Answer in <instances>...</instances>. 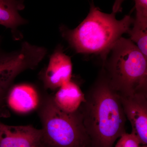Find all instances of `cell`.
Wrapping results in <instances>:
<instances>
[{
  "mask_svg": "<svg viewBox=\"0 0 147 147\" xmlns=\"http://www.w3.org/2000/svg\"><path fill=\"white\" fill-rule=\"evenodd\" d=\"M109 53L103 69L119 95L147 94V58L135 43L121 37Z\"/></svg>",
  "mask_w": 147,
  "mask_h": 147,
  "instance_id": "obj_3",
  "label": "cell"
},
{
  "mask_svg": "<svg viewBox=\"0 0 147 147\" xmlns=\"http://www.w3.org/2000/svg\"><path fill=\"white\" fill-rule=\"evenodd\" d=\"M58 90L53 96V100L60 109L66 113L76 112L86 101L85 94L79 85L71 80Z\"/></svg>",
  "mask_w": 147,
  "mask_h": 147,
  "instance_id": "obj_10",
  "label": "cell"
},
{
  "mask_svg": "<svg viewBox=\"0 0 147 147\" xmlns=\"http://www.w3.org/2000/svg\"><path fill=\"white\" fill-rule=\"evenodd\" d=\"M38 108L43 147H91L80 109L73 113L64 112L56 105L50 95L42 98Z\"/></svg>",
  "mask_w": 147,
  "mask_h": 147,
  "instance_id": "obj_4",
  "label": "cell"
},
{
  "mask_svg": "<svg viewBox=\"0 0 147 147\" xmlns=\"http://www.w3.org/2000/svg\"><path fill=\"white\" fill-rule=\"evenodd\" d=\"M90 147V146H89V147Z\"/></svg>",
  "mask_w": 147,
  "mask_h": 147,
  "instance_id": "obj_20",
  "label": "cell"
},
{
  "mask_svg": "<svg viewBox=\"0 0 147 147\" xmlns=\"http://www.w3.org/2000/svg\"><path fill=\"white\" fill-rule=\"evenodd\" d=\"M119 97L125 117L131 123V133L138 137L141 144L147 145V94Z\"/></svg>",
  "mask_w": 147,
  "mask_h": 147,
  "instance_id": "obj_6",
  "label": "cell"
},
{
  "mask_svg": "<svg viewBox=\"0 0 147 147\" xmlns=\"http://www.w3.org/2000/svg\"><path fill=\"white\" fill-rule=\"evenodd\" d=\"M34 147H43V146H42V145H38V146H34Z\"/></svg>",
  "mask_w": 147,
  "mask_h": 147,
  "instance_id": "obj_18",
  "label": "cell"
},
{
  "mask_svg": "<svg viewBox=\"0 0 147 147\" xmlns=\"http://www.w3.org/2000/svg\"><path fill=\"white\" fill-rule=\"evenodd\" d=\"M5 99L11 110L20 113L33 111L38 108L40 102L36 90L28 84H20L10 87Z\"/></svg>",
  "mask_w": 147,
  "mask_h": 147,
  "instance_id": "obj_9",
  "label": "cell"
},
{
  "mask_svg": "<svg viewBox=\"0 0 147 147\" xmlns=\"http://www.w3.org/2000/svg\"><path fill=\"white\" fill-rule=\"evenodd\" d=\"M115 14L104 13L92 4L88 16L76 28H61L62 35L76 53L100 55L103 65L114 45L128 33L134 23L130 15L117 20Z\"/></svg>",
  "mask_w": 147,
  "mask_h": 147,
  "instance_id": "obj_2",
  "label": "cell"
},
{
  "mask_svg": "<svg viewBox=\"0 0 147 147\" xmlns=\"http://www.w3.org/2000/svg\"><path fill=\"white\" fill-rule=\"evenodd\" d=\"M124 0H115L113 7V12L116 13L121 11V5Z\"/></svg>",
  "mask_w": 147,
  "mask_h": 147,
  "instance_id": "obj_16",
  "label": "cell"
},
{
  "mask_svg": "<svg viewBox=\"0 0 147 147\" xmlns=\"http://www.w3.org/2000/svg\"><path fill=\"white\" fill-rule=\"evenodd\" d=\"M12 83H8L0 85V106L5 100L7 94Z\"/></svg>",
  "mask_w": 147,
  "mask_h": 147,
  "instance_id": "obj_15",
  "label": "cell"
},
{
  "mask_svg": "<svg viewBox=\"0 0 147 147\" xmlns=\"http://www.w3.org/2000/svg\"><path fill=\"white\" fill-rule=\"evenodd\" d=\"M72 64L70 57L58 47L50 58L47 67L42 75L45 88L55 90L71 81Z\"/></svg>",
  "mask_w": 147,
  "mask_h": 147,
  "instance_id": "obj_7",
  "label": "cell"
},
{
  "mask_svg": "<svg viewBox=\"0 0 147 147\" xmlns=\"http://www.w3.org/2000/svg\"><path fill=\"white\" fill-rule=\"evenodd\" d=\"M128 34L130 40L136 43V46L141 53L147 58V29L133 26Z\"/></svg>",
  "mask_w": 147,
  "mask_h": 147,
  "instance_id": "obj_12",
  "label": "cell"
},
{
  "mask_svg": "<svg viewBox=\"0 0 147 147\" xmlns=\"http://www.w3.org/2000/svg\"><path fill=\"white\" fill-rule=\"evenodd\" d=\"M136 17L133 26L147 29V0H134Z\"/></svg>",
  "mask_w": 147,
  "mask_h": 147,
  "instance_id": "obj_13",
  "label": "cell"
},
{
  "mask_svg": "<svg viewBox=\"0 0 147 147\" xmlns=\"http://www.w3.org/2000/svg\"><path fill=\"white\" fill-rule=\"evenodd\" d=\"M41 129L7 125L0 121V147H34L41 145Z\"/></svg>",
  "mask_w": 147,
  "mask_h": 147,
  "instance_id": "obj_8",
  "label": "cell"
},
{
  "mask_svg": "<svg viewBox=\"0 0 147 147\" xmlns=\"http://www.w3.org/2000/svg\"><path fill=\"white\" fill-rule=\"evenodd\" d=\"M80 106L83 124L91 147H113L126 133V117L118 94L112 88L104 69L85 94Z\"/></svg>",
  "mask_w": 147,
  "mask_h": 147,
  "instance_id": "obj_1",
  "label": "cell"
},
{
  "mask_svg": "<svg viewBox=\"0 0 147 147\" xmlns=\"http://www.w3.org/2000/svg\"><path fill=\"white\" fill-rule=\"evenodd\" d=\"M4 55H3L2 53H1V51H0V58L2 57Z\"/></svg>",
  "mask_w": 147,
  "mask_h": 147,
  "instance_id": "obj_19",
  "label": "cell"
},
{
  "mask_svg": "<svg viewBox=\"0 0 147 147\" xmlns=\"http://www.w3.org/2000/svg\"><path fill=\"white\" fill-rule=\"evenodd\" d=\"M140 144L139 139L135 134L126 132L120 137L115 147H139Z\"/></svg>",
  "mask_w": 147,
  "mask_h": 147,
  "instance_id": "obj_14",
  "label": "cell"
},
{
  "mask_svg": "<svg viewBox=\"0 0 147 147\" xmlns=\"http://www.w3.org/2000/svg\"><path fill=\"white\" fill-rule=\"evenodd\" d=\"M139 147H147V145H142V146H140Z\"/></svg>",
  "mask_w": 147,
  "mask_h": 147,
  "instance_id": "obj_17",
  "label": "cell"
},
{
  "mask_svg": "<svg viewBox=\"0 0 147 147\" xmlns=\"http://www.w3.org/2000/svg\"><path fill=\"white\" fill-rule=\"evenodd\" d=\"M46 54L44 47L25 42L19 50L4 55L0 58V85L12 83L21 72L35 68Z\"/></svg>",
  "mask_w": 147,
  "mask_h": 147,
  "instance_id": "obj_5",
  "label": "cell"
},
{
  "mask_svg": "<svg viewBox=\"0 0 147 147\" xmlns=\"http://www.w3.org/2000/svg\"><path fill=\"white\" fill-rule=\"evenodd\" d=\"M24 8V0H0V25L15 34L18 27L26 23L19 13Z\"/></svg>",
  "mask_w": 147,
  "mask_h": 147,
  "instance_id": "obj_11",
  "label": "cell"
}]
</instances>
